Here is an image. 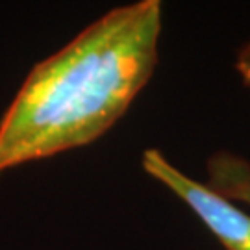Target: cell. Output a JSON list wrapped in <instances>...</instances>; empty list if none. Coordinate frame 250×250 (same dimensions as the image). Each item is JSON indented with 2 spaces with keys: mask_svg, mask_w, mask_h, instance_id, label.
I'll return each instance as SVG.
<instances>
[{
  "mask_svg": "<svg viewBox=\"0 0 250 250\" xmlns=\"http://www.w3.org/2000/svg\"><path fill=\"white\" fill-rule=\"evenodd\" d=\"M160 37L161 2L139 0L37 63L0 121V174L102 137L150 82Z\"/></svg>",
  "mask_w": 250,
  "mask_h": 250,
  "instance_id": "1",
  "label": "cell"
},
{
  "mask_svg": "<svg viewBox=\"0 0 250 250\" xmlns=\"http://www.w3.org/2000/svg\"><path fill=\"white\" fill-rule=\"evenodd\" d=\"M141 165L148 176L170 189L197 213L224 249L250 250V213L239 209L235 202L215 193L206 184L189 178L156 148L143 152Z\"/></svg>",
  "mask_w": 250,
  "mask_h": 250,
  "instance_id": "2",
  "label": "cell"
},
{
  "mask_svg": "<svg viewBox=\"0 0 250 250\" xmlns=\"http://www.w3.org/2000/svg\"><path fill=\"white\" fill-rule=\"evenodd\" d=\"M206 186L232 202L250 206V161L239 154L219 150L206 161Z\"/></svg>",
  "mask_w": 250,
  "mask_h": 250,
  "instance_id": "3",
  "label": "cell"
},
{
  "mask_svg": "<svg viewBox=\"0 0 250 250\" xmlns=\"http://www.w3.org/2000/svg\"><path fill=\"white\" fill-rule=\"evenodd\" d=\"M235 71L241 76L243 83L250 89V39L241 46L235 60Z\"/></svg>",
  "mask_w": 250,
  "mask_h": 250,
  "instance_id": "4",
  "label": "cell"
}]
</instances>
